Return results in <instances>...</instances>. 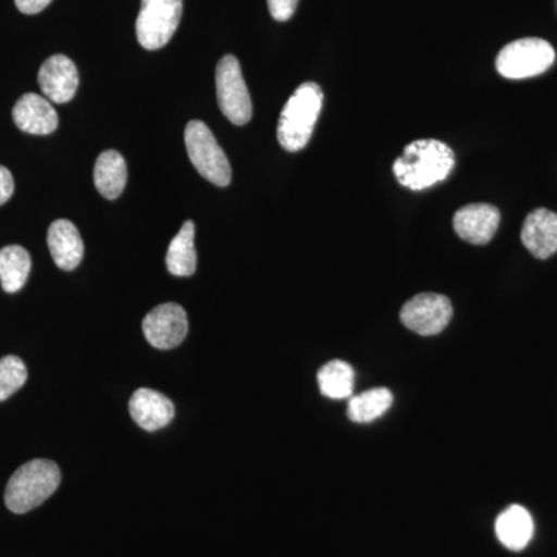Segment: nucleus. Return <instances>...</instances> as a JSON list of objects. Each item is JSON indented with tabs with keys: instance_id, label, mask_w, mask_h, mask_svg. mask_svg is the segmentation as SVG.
Masks as SVG:
<instances>
[{
	"instance_id": "nucleus-1",
	"label": "nucleus",
	"mask_w": 557,
	"mask_h": 557,
	"mask_svg": "<svg viewBox=\"0 0 557 557\" xmlns=\"http://www.w3.org/2000/svg\"><path fill=\"white\" fill-rule=\"evenodd\" d=\"M454 168L456 156L449 146L438 139H418L395 160L394 174L405 188L423 190L448 178Z\"/></svg>"
},
{
	"instance_id": "nucleus-2",
	"label": "nucleus",
	"mask_w": 557,
	"mask_h": 557,
	"mask_svg": "<svg viewBox=\"0 0 557 557\" xmlns=\"http://www.w3.org/2000/svg\"><path fill=\"white\" fill-rule=\"evenodd\" d=\"M322 94L317 83L300 84L289 97L277 124V139L288 152H298L309 145L319 115H321Z\"/></svg>"
},
{
	"instance_id": "nucleus-3",
	"label": "nucleus",
	"mask_w": 557,
	"mask_h": 557,
	"mask_svg": "<svg viewBox=\"0 0 557 557\" xmlns=\"http://www.w3.org/2000/svg\"><path fill=\"white\" fill-rule=\"evenodd\" d=\"M61 483V471L54 461H28L17 469L5 490V505L14 515H25L38 508L50 496H53Z\"/></svg>"
},
{
	"instance_id": "nucleus-4",
	"label": "nucleus",
	"mask_w": 557,
	"mask_h": 557,
	"mask_svg": "<svg viewBox=\"0 0 557 557\" xmlns=\"http://www.w3.org/2000/svg\"><path fill=\"white\" fill-rule=\"evenodd\" d=\"M185 143L190 163L201 177L220 188L230 185V161L203 121H189L185 129Z\"/></svg>"
},
{
	"instance_id": "nucleus-5",
	"label": "nucleus",
	"mask_w": 557,
	"mask_h": 557,
	"mask_svg": "<svg viewBox=\"0 0 557 557\" xmlns=\"http://www.w3.org/2000/svg\"><path fill=\"white\" fill-rule=\"evenodd\" d=\"M555 60V49L547 40L527 38L505 46L498 53L496 67L504 78L525 79L547 72Z\"/></svg>"
},
{
	"instance_id": "nucleus-6",
	"label": "nucleus",
	"mask_w": 557,
	"mask_h": 557,
	"mask_svg": "<svg viewBox=\"0 0 557 557\" xmlns=\"http://www.w3.org/2000/svg\"><path fill=\"white\" fill-rule=\"evenodd\" d=\"M183 0H141L137 20L139 46L160 50L177 32L182 21Z\"/></svg>"
},
{
	"instance_id": "nucleus-7",
	"label": "nucleus",
	"mask_w": 557,
	"mask_h": 557,
	"mask_svg": "<svg viewBox=\"0 0 557 557\" xmlns=\"http://www.w3.org/2000/svg\"><path fill=\"white\" fill-rule=\"evenodd\" d=\"M215 87H218L219 108L223 115L244 126L252 116V102L247 84L242 75L240 62L233 54H226L215 69Z\"/></svg>"
},
{
	"instance_id": "nucleus-8",
	"label": "nucleus",
	"mask_w": 557,
	"mask_h": 557,
	"mask_svg": "<svg viewBox=\"0 0 557 557\" xmlns=\"http://www.w3.org/2000/svg\"><path fill=\"white\" fill-rule=\"evenodd\" d=\"M453 313V304L446 296L421 293L403 306L399 318L405 327L418 335L434 336L448 327Z\"/></svg>"
},
{
	"instance_id": "nucleus-9",
	"label": "nucleus",
	"mask_w": 557,
	"mask_h": 557,
	"mask_svg": "<svg viewBox=\"0 0 557 557\" xmlns=\"http://www.w3.org/2000/svg\"><path fill=\"white\" fill-rule=\"evenodd\" d=\"M143 332L150 346L160 350L178 347L188 335V317L178 304H161L143 321Z\"/></svg>"
},
{
	"instance_id": "nucleus-10",
	"label": "nucleus",
	"mask_w": 557,
	"mask_h": 557,
	"mask_svg": "<svg viewBox=\"0 0 557 557\" xmlns=\"http://www.w3.org/2000/svg\"><path fill=\"white\" fill-rule=\"evenodd\" d=\"M39 87L50 102L65 104L72 101L79 86L78 69L64 54H54L39 70Z\"/></svg>"
},
{
	"instance_id": "nucleus-11",
	"label": "nucleus",
	"mask_w": 557,
	"mask_h": 557,
	"mask_svg": "<svg viewBox=\"0 0 557 557\" xmlns=\"http://www.w3.org/2000/svg\"><path fill=\"white\" fill-rule=\"evenodd\" d=\"M500 223V212L493 205L475 203L458 209L454 215V230L458 237L472 245H486L493 240Z\"/></svg>"
},
{
	"instance_id": "nucleus-12",
	"label": "nucleus",
	"mask_w": 557,
	"mask_h": 557,
	"mask_svg": "<svg viewBox=\"0 0 557 557\" xmlns=\"http://www.w3.org/2000/svg\"><path fill=\"white\" fill-rule=\"evenodd\" d=\"M131 417L139 428L156 432L174 420V403L152 388H138L129 401Z\"/></svg>"
},
{
	"instance_id": "nucleus-13",
	"label": "nucleus",
	"mask_w": 557,
	"mask_h": 557,
	"mask_svg": "<svg viewBox=\"0 0 557 557\" xmlns=\"http://www.w3.org/2000/svg\"><path fill=\"white\" fill-rule=\"evenodd\" d=\"M523 245L534 258L548 259L557 252V214L539 208L528 214L523 222Z\"/></svg>"
},
{
	"instance_id": "nucleus-14",
	"label": "nucleus",
	"mask_w": 557,
	"mask_h": 557,
	"mask_svg": "<svg viewBox=\"0 0 557 557\" xmlns=\"http://www.w3.org/2000/svg\"><path fill=\"white\" fill-rule=\"evenodd\" d=\"M13 120L25 134L50 135L58 129L60 119L47 98L27 94L20 98L13 109Z\"/></svg>"
},
{
	"instance_id": "nucleus-15",
	"label": "nucleus",
	"mask_w": 557,
	"mask_h": 557,
	"mask_svg": "<svg viewBox=\"0 0 557 557\" xmlns=\"http://www.w3.org/2000/svg\"><path fill=\"white\" fill-rule=\"evenodd\" d=\"M47 244L54 263L64 271H73L84 256V242L78 228L70 220H54L47 234Z\"/></svg>"
},
{
	"instance_id": "nucleus-16",
	"label": "nucleus",
	"mask_w": 557,
	"mask_h": 557,
	"mask_svg": "<svg viewBox=\"0 0 557 557\" xmlns=\"http://www.w3.org/2000/svg\"><path fill=\"white\" fill-rule=\"evenodd\" d=\"M496 534L500 544L511 552H522L534 534V522L530 512L520 505H511L498 516Z\"/></svg>"
},
{
	"instance_id": "nucleus-17",
	"label": "nucleus",
	"mask_w": 557,
	"mask_h": 557,
	"mask_svg": "<svg viewBox=\"0 0 557 557\" xmlns=\"http://www.w3.org/2000/svg\"><path fill=\"white\" fill-rule=\"evenodd\" d=\"M94 178L98 193L104 199H119L127 183L126 160L116 150H106L95 163Z\"/></svg>"
},
{
	"instance_id": "nucleus-18",
	"label": "nucleus",
	"mask_w": 557,
	"mask_h": 557,
	"mask_svg": "<svg viewBox=\"0 0 557 557\" xmlns=\"http://www.w3.org/2000/svg\"><path fill=\"white\" fill-rule=\"evenodd\" d=\"M194 239H196V226L190 220H186L168 248L166 267L174 276L188 277L196 273L197 252Z\"/></svg>"
},
{
	"instance_id": "nucleus-19",
	"label": "nucleus",
	"mask_w": 557,
	"mask_h": 557,
	"mask_svg": "<svg viewBox=\"0 0 557 557\" xmlns=\"http://www.w3.org/2000/svg\"><path fill=\"white\" fill-rule=\"evenodd\" d=\"M32 258L27 249L20 245H9L0 249V282H2L3 292H21L25 282L30 276Z\"/></svg>"
},
{
	"instance_id": "nucleus-20",
	"label": "nucleus",
	"mask_w": 557,
	"mask_h": 557,
	"mask_svg": "<svg viewBox=\"0 0 557 557\" xmlns=\"http://www.w3.org/2000/svg\"><path fill=\"white\" fill-rule=\"evenodd\" d=\"M392 403H394V395L388 388H372L350 398L347 417L354 423H372L391 409Z\"/></svg>"
},
{
	"instance_id": "nucleus-21",
	"label": "nucleus",
	"mask_w": 557,
	"mask_h": 557,
	"mask_svg": "<svg viewBox=\"0 0 557 557\" xmlns=\"http://www.w3.org/2000/svg\"><path fill=\"white\" fill-rule=\"evenodd\" d=\"M318 383L319 391L327 398H350L355 387L354 369L341 359H333L319 370Z\"/></svg>"
},
{
	"instance_id": "nucleus-22",
	"label": "nucleus",
	"mask_w": 557,
	"mask_h": 557,
	"mask_svg": "<svg viewBox=\"0 0 557 557\" xmlns=\"http://www.w3.org/2000/svg\"><path fill=\"white\" fill-rule=\"evenodd\" d=\"M27 376V368L21 358H0V403L16 394L24 386Z\"/></svg>"
},
{
	"instance_id": "nucleus-23",
	"label": "nucleus",
	"mask_w": 557,
	"mask_h": 557,
	"mask_svg": "<svg viewBox=\"0 0 557 557\" xmlns=\"http://www.w3.org/2000/svg\"><path fill=\"white\" fill-rule=\"evenodd\" d=\"M298 3L299 0H269L270 14L278 22L292 20Z\"/></svg>"
},
{
	"instance_id": "nucleus-24",
	"label": "nucleus",
	"mask_w": 557,
	"mask_h": 557,
	"mask_svg": "<svg viewBox=\"0 0 557 557\" xmlns=\"http://www.w3.org/2000/svg\"><path fill=\"white\" fill-rule=\"evenodd\" d=\"M14 193V180L7 168L0 166V207L11 199Z\"/></svg>"
},
{
	"instance_id": "nucleus-25",
	"label": "nucleus",
	"mask_w": 557,
	"mask_h": 557,
	"mask_svg": "<svg viewBox=\"0 0 557 557\" xmlns=\"http://www.w3.org/2000/svg\"><path fill=\"white\" fill-rule=\"evenodd\" d=\"M17 10L24 14H38L47 9L53 0H14Z\"/></svg>"
}]
</instances>
